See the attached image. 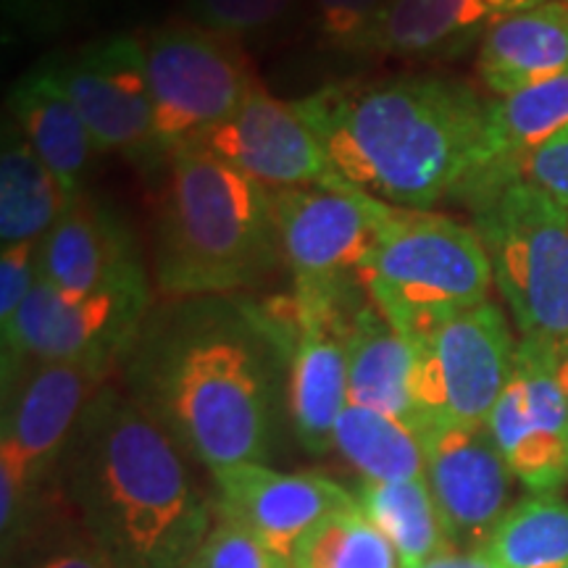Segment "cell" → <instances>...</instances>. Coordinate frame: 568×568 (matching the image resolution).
Wrapping results in <instances>:
<instances>
[{
    "instance_id": "cell-1",
    "label": "cell",
    "mask_w": 568,
    "mask_h": 568,
    "mask_svg": "<svg viewBox=\"0 0 568 568\" xmlns=\"http://www.w3.org/2000/svg\"><path fill=\"white\" fill-rule=\"evenodd\" d=\"M284 355L264 308L193 297L145 318L126 353L130 395L209 468L272 456Z\"/></svg>"
},
{
    "instance_id": "cell-2",
    "label": "cell",
    "mask_w": 568,
    "mask_h": 568,
    "mask_svg": "<svg viewBox=\"0 0 568 568\" xmlns=\"http://www.w3.org/2000/svg\"><path fill=\"white\" fill-rule=\"evenodd\" d=\"M59 487L113 568H184L216 524L182 447L111 385L84 408Z\"/></svg>"
},
{
    "instance_id": "cell-3",
    "label": "cell",
    "mask_w": 568,
    "mask_h": 568,
    "mask_svg": "<svg viewBox=\"0 0 568 568\" xmlns=\"http://www.w3.org/2000/svg\"><path fill=\"white\" fill-rule=\"evenodd\" d=\"M293 103L351 187L429 211L464 182L487 109L439 74L329 82Z\"/></svg>"
},
{
    "instance_id": "cell-4",
    "label": "cell",
    "mask_w": 568,
    "mask_h": 568,
    "mask_svg": "<svg viewBox=\"0 0 568 568\" xmlns=\"http://www.w3.org/2000/svg\"><path fill=\"white\" fill-rule=\"evenodd\" d=\"M282 264L272 193L203 145L169 155L153 222V276L169 301L222 297Z\"/></svg>"
},
{
    "instance_id": "cell-5",
    "label": "cell",
    "mask_w": 568,
    "mask_h": 568,
    "mask_svg": "<svg viewBox=\"0 0 568 568\" xmlns=\"http://www.w3.org/2000/svg\"><path fill=\"white\" fill-rule=\"evenodd\" d=\"M366 293L408 343L489 301L493 266L474 226L429 209L382 203Z\"/></svg>"
},
{
    "instance_id": "cell-6",
    "label": "cell",
    "mask_w": 568,
    "mask_h": 568,
    "mask_svg": "<svg viewBox=\"0 0 568 568\" xmlns=\"http://www.w3.org/2000/svg\"><path fill=\"white\" fill-rule=\"evenodd\" d=\"M109 372L95 364H38L3 385L0 539L6 560L38 524L42 497L51 481H59L77 424Z\"/></svg>"
},
{
    "instance_id": "cell-7",
    "label": "cell",
    "mask_w": 568,
    "mask_h": 568,
    "mask_svg": "<svg viewBox=\"0 0 568 568\" xmlns=\"http://www.w3.org/2000/svg\"><path fill=\"white\" fill-rule=\"evenodd\" d=\"M474 230L521 337L568 339V205L518 180L474 209Z\"/></svg>"
},
{
    "instance_id": "cell-8",
    "label": "cell",
    "mask_w": 568,
    "mask_h": 568,
    "mask_svg": "<svg viewBox=\"0 0 568 568\" xmlns=\"http://www.w3.org/2000/svg\"><path fill=\"white\" fill-rule=\"evenodd\" d=\"M155 111V140L163 159L193 145L226 122L258 77L243 40L213 32L184 17L142 38Z\"/></svg>"
},
{
    "instance_id": "cell-9",
    "label": "cell",
    "mask_w": 568,
    "mask_h": 568,
    "mask_svg": "<svg viewBox=\"0 0 568 568\" xmlns=\"http://www.w3.org/2000/svg\"><path fill=\"white\" fill-rule=\"evenodd\" d=\"M282 264L295 290L368 301L364 272L379 243L382 201L339 180L335 184L272 193Z\"/></svg>"
},
{
    "instance_id": "cell-10",
    "label": "cell",
    "mask_w": 568,
    "mask_h": 568,
    "mask_svg": "<svg viewBox=\"0 0 568 568\" xmlns=\"http://www.w3.org/2000/svg\"><path fill=\"white\" fill-rule=\"evenodd\" d=\"M364 303L295 290L264 308L284 355L287 418L314 456L335 450V426L347 406V326Z\"/></svg>"
},
{
    "instance_id": "cell-11",
    "label": "cell",
    "mask_w": 568,
    "mask_h": 568,
    "mask_svg": "<svg viewBox=\"0 0 568 568\" xmlns=\"http://www.w3.org/2000/svg\"><path fill=\"white\" fill-rule=\"evenodd\" d=\"M410 345L418 422L487 424L518 345L500 305L487 301L468 308Z\"/></svg>"
},
{
    "instance_id": "cell-12",
    "label": "cell",
    "mask_w": 568,
    "mask_h": 568,
    "mask_svg": "<svg viewBox=\"0 0 568 568\" xmlns=\"http://www.w3.org/2000/svg\"><path fill=\"white\" fill-rule=\"evenodd\" d=\"M151 295H67L38 280L17 316L0 326L3 385L38 364H95L111 368L132 351Z\"/></svg>"
},
{
    "instance_id": "cell-13",
    "label": "cell",
    "mask_w": 568,
    "mask_h": 568,
    "mask_svg": "<svg viewBox=\"0 0 568 568\" xmlns=\"http://www.w3.org/2000/svg\"><path fill=\"white\" fill-rule=\"evenodd\" d=\"M51 61L98 153L124 155L148 176L166 169L155 140V111L142 38L111 34L88 42L67 59L55 55Z\"/></svg>"
},
{
    "instance_id": "cell-14",
    "label": "cell",
    "mask_w": 568,
    "mask_h": 568,
    "mask_svg": "<svg viewBox=\"0 0 568 568\" xmlns=\"http://www.w3.org/2000/svg\"><path fill=\"white\" fill-rule=\"evenodd\" d=\"M487 429L529 493H558L568 485V400L558 382L556 343L518 339L508 385Z\"/></svg>"
},
{
    "instance_id": "cell-15",
    "label": "cell",
    "mask_w": 568,
    "mask_h": 568,
    "mask_svg": "<svg viewBox=\"0 0 568 568\" xmlns=\"http://www.w3.org/2000/svg\"><path fill=\"white\" fill-rule=\"evenodd\" d=\"M424 479L456 552H481L503 516L514 508V471L497 450L487 424L426 422Z\"/></svg>"
},
{
    "instance_id": "cell-16",
    "label": "cell",
    "mask_w": 568,
    "mask_h": 568,
    "mask_svg": "<svg viewBox=\"0 0 568 568\" xmlns=\"http://www.w3.org/2000/svg\"><path fill=\"white\" fill-rule=\"evenodd\" d=\"M197 145L268 193L343 180L295 103L280 101L261 82L245 103L197 140Z\"/></svg>"
},
{
    "instance_id": "cell-17",
    "label": "cell",
    "mask_w": 568,
    "mask_h": 568,
    "mask_svg": "<svg viewBox=\"0 0 568 568\" xmlns=\"http://www.w3.org/2000/svg\"><path fill=\"white\" fill-rule=\"evenodd\" d=\"M211 479L219 521L234 524L287 560L318 521L358 503L355 493L324 474H290L268 464L219 468Z\"/></svg>"
},
{
    "instance_id": "cell-18",
    "label": "cell",
    "mask_w": 568,
    "mask_h": 568,
    "mask_svg": "<svg viewBox=\"0 0 568 568\" xmlns=\"http://www.w3.org/2000/svg\"><path fill=\"white\" fill-rule=\"evenodd\" d=\"M40 280L67 295H151L142 251L126 219L90 193L69 201L40 240Z\"/></svg>"
},
{
    "instance_id": "cell-19",
    "label": "cell",
    "mask_w": 568,
    "mask_h": 568,
    "mask_svg": "<svg viewBox=\"0 0 568 568\" xmlns=\"http://www.w3.org/2000/svg\"><path fill=\"white\" fill-rule=\"evenodd\" d=\"M568 126V74L487 103L464 182L453 201L479 209L524 176L539 148Z\"/></svg>"
},
{
    "instance_id": "cell-20",
    "label": "cell",
    "mask_w": 568,
    "mask_h": 568,
    "mask_svg": "<svg viewBox=\"0 0 568 568\" xmlns=\"http://www.w3.org/2000/svg\"><path fill=\"white\" fill-rule=\"evenodd\" d=\"M477 69L497 98L568 74V0L495 17L479 42Z\"/></svg>"
},
{
    "instance_id": "cell-21",
    "label": "cell",
    "mask_w": 568,
    "mask_h": 568,
    "mask_svg": "<svg viewBox=\"0 0 568 568\" xmlns=\"http://www.w3.org/2000/svg\"><path fill=\"white\" fill-rule=\"evenodd\" d=\"M493 19L485 0H387L351 55L458 59L481 42Z\"/></svg>"
},
{
    "instance_id": "cell-22",
    "label": "cell",
    "mask_w": 568,
    "mask_h": 568,
    "mask_svg": "<svg viewBox=\"0 0 568 568\" xmlns=\"http://www.w3.org/2000/svg\"><path fill=\"white\" fill-rule=\"evenodd\" d=\"M9 116L48 163L69 201L88 193V174L98 148L55 74L53 61L40 63L13 84Z\"/></svg>"
},
{
    "instance_id": "cell-23",
    "label": "cell",
    "mask_w": 568,
    "mask_h": 568,
    "mask_svg": "<svg viewBox=\"0 0 568 568\" xmlns=\"http://www.w3.org/2000/svg\"><path fill=\"white\" fill-rule=\"evenodd\" d=\"M414 366V345L368 297L347 326V403L382 410L418 429Z\"/></svg>"
},
{
    "instance_id": "cell-24",
    "label": "cell",
    "mask_w": 568,
    "mask_h": 568,
    "mask_svg": "<svg viewBox=\"0 0 568 568\" xmlns=\"http://www.w3.org/2000/svg\"><path fill=\"white\" fill-rule=\"evenodd\" d=\"M69 195L40 159L11 116L0 142V245L40 243L61 213Z\"/></svg>"
},
{
    "instance_id": "cell-25",
    "label": "cell",
    "mask_w": 568,
    "mask_h": 568,
    "mask_svg": "<svg viewBox=\"0 0 568 568\" xmlns=\"http://www.w3.org/2000/svg\"><path fill=\"white\" fill-rule=\"evenodd\" d=\"M355 500L368 521L389 539L403 568H422L453 550L424 477L361 481Z\"/></svg>"
},
{
    "instance_id": "cell-26",
    "label": "cell",
    "mask_w": 568,
    "mask_h": 568,
    "mask_svg": "<svg viewBox=\"0 0 568 568\" xmlns=\"http://www.w3.org/2000/svg\"><path fill=\"white\" fill-rule=\"evenodd\" d=\"M335 450L361 474V481L422 479L426 471L416 426L355 403H347L337 418Z\"/></svg>"
},
{
    "instance_id": "cell-27",
    "label": "cell",
    "mask_w": 568,
    "mask_h": 568,
    "mask_svg": "<svg viewBox=\"0 0 568 568\" xmlns=\"http://www.w3.org/2000/svg\"><path fill=\"white\" fill-rule=\"evenodd\" d=\"M481 552L497 568H568V503L556 493H529Z\"/></svg>"
},
{
    "instance_id": "cell-28",
    "label": "cell",
    "mask_w": 568,
    "mask_h": 568,
    "mask_svg": "<svg viewBox=\"0 0 568 568\" xmlns=\"http://www.w3.org/2000/svg\"><path fill=\"white\" fill-rule=\"evenodd\" d=\"M293 568H403L389 539L374 527L358 503L326 516L297 545Z\"/></svg>"
},
{
    "instance_id": "cell-29",
    "label": "cell",
    "mask_w": 568,
    "mask_h": 568,
    "mask_svg": "<svg viewBox=\"0 0 568 568\" xmlns=\"http://www.w3.org/2000/svg\"><path fill=\"white\" fill-rule=\"evenodd\" d=\"M305 0H184L182 17L213 32L247 40L255 34L280 30L295 13H303Z\"/></svg>"
},
{
    "instance_id": "cell-30",
    "label": "cell",
    "mask_w": 568,
    "mask_h": 568,
    "mask_svg": "<svg viewBox=\"0 0 568 568\" xmlns=\"http://www.w3.org/2000/svg\"><path fill=\"white\" fill-rule=\"evenodd\" d=\"M385 3L387 0H305L303 19L318 45L351 55Z\"/></svg>"
},
{
    "instance_id": "cell-31",
    "label": "cell",
    "mask_w": 568,
    "mask_h": 568,
    "mask_svg": "<svg viewBox=\"0 0 568 568\" xmlns=\"http://www.w3.org/2000/svg\"><path fill=\"white\" fill-rule=\"evenodd\" d=\"M184 568H293V564L234 524L216 521Z\"/></svg>"
},
{
    "instance_id": "cell-32",
    "label": "cell",
    "mask_w": 568,
    "mask_h": 568,
    "mask_svg": "<svg viewBox=\"0 0 568 568\" xmlns=\"http://www.w3.org/2000/svg\"><path fill=\"white\" fill-rule=\"evenodd\" d=\"M40 243L3 245L0 251V326L17 316L21 303L32 293L40 280Z\"/></svg>"
},
{
    "instance_id": "cell-33",
    "label": "cell",
    "mask_w": 568,
    "mask_h": 568,
    "mask_svg": "<svg viewBox=\"0 0 568 568\" xmlns=\"http://www.w3.org/2000/svg\"><path fill=\"white\" fill-rule=\"evenodd\" d=\"M545 193L568 205V126L545 142L524 166V176Z\"/></svg>"
},
{
    "instance_id": "cell-34",
    "label": "cell",
    "mask_w": 568,
    "mask_h": 568,
    "mask_svg": "<svg viewBox=\"0 0 568 568\" xmlns=\"http://www.w3.org/2000/svg\"><path fill=\"white\" fill-rule=\"evenodd\" d=\"M24 568H113V566L111 560L82 535L74 539H61V542L45 545L38 556L27 560Z\"/></svg>"
},
{
    "instance_id": "cell-35",
    "label": "cell",
    "mask_w": 568,
    "mask_h": 568,
    "mask_svg": "<svg viewBox=\"0 0 568 568\" xmlns=\"http://www.w3.org/2000/svg\"><path fill=\"white\" fill-rule=\"evenodd\" d=\"M422 568H497L493 560H489L485 552H445V556H439L435 560H429V564L422 566Z\"/></svg>"
},
{
    "instance_id": "cell-36",
    "label": "cell",
    "mask_w": 568,
    "mask_h": 568,
    "mask_svg": "<svg viewBox=\"0 0 568 568\" xmlns=\"http://www.w3.org/2000/svg\"><path fill=\"white\" fill-rule=\"evenodd\" d=\"M489 6V11L495 13V17H500V13H514V11H524V9H535V6H542V3H552V0H485Z\"/></svg>"
},
{
    "instance_id": "cell-37",
    "label": "cell",
    "mask_w": 568,
    "mask_h": 568,
    "mask_svg": "<svg viewBox=\"0 0 568 568\" xmlns=\"http://www.w3.org/2000/svg\"><path fill=\"white\" fill-rule=\"evenodd\" d=\"M558 382L564 387V395L568 400V339L558 345Z\"/></svg>"
}]
</instances>
